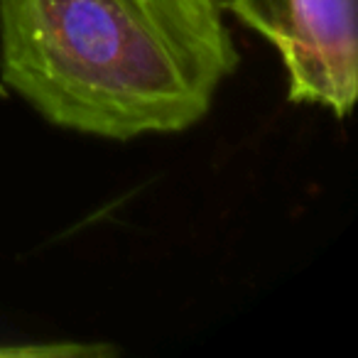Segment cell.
I'll return each instance as SVG.
<instances>
[{
	"label": "cell",
	"mask_w": 358,
	"mask_h": 358,
	"mask_svg": "<svg viewBox=\"0 0 358 358\" xmlns=\"http://www.w3.org/2000/svg\"><path fill=\"white\" fill-rule=\"evenodd\" d=\"M238 64L221 0H0V81L71 133L189 130Z\"/></svg>",
	"instance_id": "obj_1"
},
{
	"label": "cell",
	"mask_w": 358,
	"mask_h": 358,
	"mask_svg": "<svg viewBox=\"0 0 358 358\" xmlns=\"http://www.w3.org/2000/svg\"><path fill=\"white\" fill-rule=\"evenodd\" d=\"M115 353V348L103 346V343H94V346H84V343H52V346H0V358H62V356H108Z\"/></svg>",
	"instance_id": "obj_3"
},
{
	"label": "cell",
	"mask_w": 358,
	"mask_h": 358,
	"mask_svg": "<svg viewBox=\"0 0 358 358\" xmlns=\"http://www.w3.org/2000/svg\"><path fill=\"white\" fill-rule=\"evenodd\" d=\"M287 74V101L343 120L358 96V0H221Z\"/></svg>",
	"instance_id": "obj_2"
}]
</instances>
